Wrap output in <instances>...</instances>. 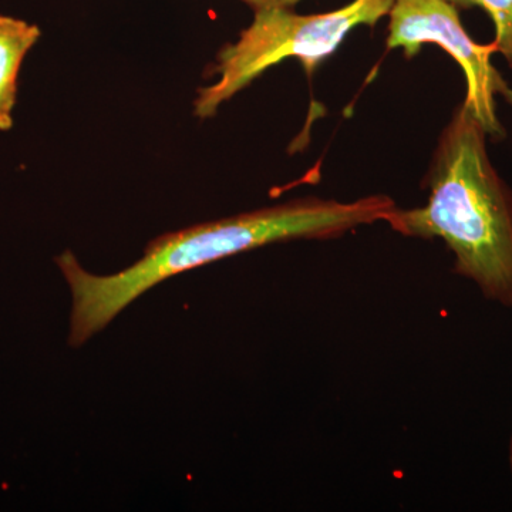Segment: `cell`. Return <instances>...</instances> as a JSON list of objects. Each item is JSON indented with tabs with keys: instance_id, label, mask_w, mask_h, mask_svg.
I'll use <instances>...</instances> for the list:
<instances>
[{
	"instance_id": "8992f818",
	"label": "cell",
	"mask_w": 512,
	"mask_h": 512,
	"mask_svg": "<svg viewBox=\"0 0 512 512\" xmlns=\"http://www.w3.org/2000/svg\"><path fill=\"white\" fill-rule=\"evenodd\" d=\"M457 9L481 8L493 20L495 53L512 67V0H447Z\"/></svg>"
},
{
	"instance_id": "3957f363",
	"label": "cell",
	"mask_w": 512,
	"mask_h": 512,
	"mask_svg": "<svg viewBox=\"0 0 512 512\" xmlns=\"http://www.w3.org/2000/svg\"><path fill=\"white\" fill-rule=\"evenodd\" d=\"M394 0H353L345 8L320 15H298L292 9L255 12L254 22L235 43L222 47L214 73L217 83L198 90L194 114L210 119L225 101L244 90L266 70L284 60H301L306 73L315 72L359 26L373 28L389 15Z\"/></svg>"
},
{
	"instance_id": "52a82bcc",
	"label": "cell",
	"mask_w": 512,
	"mask_h": 512,
	"mask_svg": "<svg viewBox=\"0 0 512 512\" xmlns=\"http://www.w3.org/2000/svg\"><path fill=\"white\" fill-rule=\"evenodd\" d=\"M241 2L248 5L254 12H258L264 9H292L301 0H241Z\"/></svg>"
},
{
	"instance_id": "5b68a950",
	"label": "cell",
	"mask_w": 512,
	"mask_h": 512,
	"mask_svg": "<svg viewBox=\"0 0 512 512\" xmlns=\"http://www.w3.org/2000/svg\"><path fill=\"white\" fill-rule=\"evenodd\" d=\"M40 35L36 25L0 15V131L13 126L20 66Z\"/></svg>"
},
{
	"instance_id": "277c9868",
	"label": "cell",
	"mask_w": 512,
	"mask_h": 512,
	"mask_svg": "<svg viewBox=\"0 0 512 512\" xmlns=\"http://www.w3.org/2000/svg\"><path fill=\"white\" fill-rule=\"evenodd\" d=\"M389 18L387 47L402 49L406 59H413L426 43L446 50L466 76L464 103L488 137L503 140L505 130L495 111V97H503L512 106V87L491 62L493 43L474 42L461 23L458 9L447 0H394Z\"/></svg>"
},
{
	"instance_id": "6da1fadb",
	"label": "cell",
	"mask_w": 512,
	"mask_h": 512,
	"mask_svg": "<svg viewBox=\"0 0 512 512\" xmlns=\"http://www.w3.org/2000/svg\"><path fill=\"white\" fill-rule=\"evenodd\" d=\"M396 207L387 195L352 202L301 198L161 235L136 264L114 275L90 274L73 252H63L56 264L72 291L69 345L80 348L131 302L171 276L275 242L339 238L386 220Z\"/></svg>"
},
{
	"instance_id": "ba28073f",
	"label": "cell",
	"mask_w": 512,
	"mask_h": 512,
	"mask_svg": "<svg viewBox=\"0 0 512 512\" xmlns=\"http://www.w3.org/2000/svg\"><path fill=\"white\" fill-rule=\"evenodd\" d=\"M510 468H511V476H512V433L510 439Z\"/></svg>"
},
{
	"instance_id": "7a4b0ae2",
	"label": "cell",
	"mask_w": 512,
	"mask_h": 512,
	"mask_svg": "<svg viewBox=\"0 0 512 512\" xmlns=\"http://www.w3.org/2000/svg\"><path fill=\"white\" fill-rule=\"evenodd\" d=\"M487 138L463 101L434 151L427 204L396 207L384 222L403 237L443 239L454 272L488 301L512 308V194L491 164Z\"/></svg>"
}]
</instances>
